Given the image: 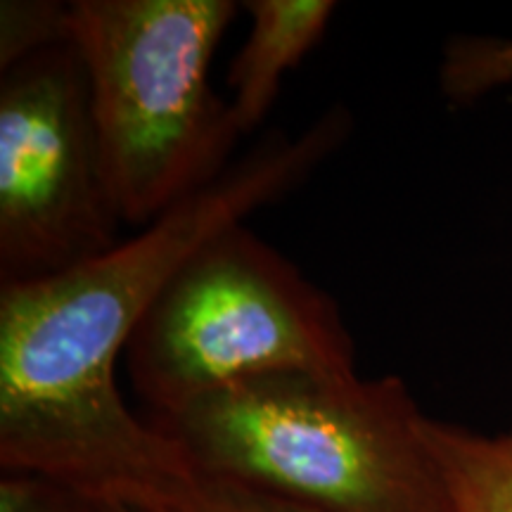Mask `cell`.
<instances>
[{"label":"cell","instance_id":"obj_1","mask_svg":"<svg viewBox=\"0 0 512 512\" xmlns=\"http://www.w3.org/2000/svg\"><path fill=\"white\" fill-rule=\"evenodd\" d=\"M351 126L335 105L297 136L268 133L136 238L53 278L0 285V470L117 503L192 475L181 448L119 392L131 335L197 247L299 188Z\"/></svg>","mask_w":512,"mask_h":512},{"label":"cell","instance_id":"obj_2","mask_svg":"<svg viewBox=\"0 0 512 512\" xmlns=\"http://www.w3.org/2000/svg\"><path fill=\"white\" fill-rule=\"evenodd\" d=\"M427 420L394 375L294 370L147 422L195 475L302 512H451Z\"/></svg>","mask_w":512,"mask_h":512},{"label":"cell","instance_id":"obj_3","mask_svg":"<svg viewBox=\"0 0 512 512\" xmlns=\"http://www.w3.org/2000/svg\"><path fill=\"white\" fill-rule=\"evenodd\" d=\"M72 43L86 72L102 162L121 223L145 228L228 169L242 138L211 88L233 0H76Z\"/></svg>","mask_w":512,"mask_h":512},{"label":"cell","instance_id":"obj_4","mask_svg":"<svg viewBox=\"0 0 512 512\" xmlns=\"http://www.w3.org/2000/svg\"><path fill=\"white\" fill-rule=\"evenodd\" d=\"M121 363L164 415L261 375H356V347L335 299L235 223L171 275Z\"/></svg>","mask_w":512,"mask_h":512},{"label":"cell","instance_id":"obj_5","mask_svg":"<svg viewBox=\"0 0 512 512\" xmlns=\"http://www.w3.org/2000/svg\"><path fill=\"white\" fill-rule=\"evenodd\" d=\"M114 202L74 43L0 79V285L34 283L117 245Z\"/></svg>","mask_w":512,"mask_h":512},{"label":"cell","instance_id":"obj_6","mask_svg":"<svg viewBox=\"0 0 512 512\" xmlns=\"http://www.w3.org/2000/svg\"><path fill=\"white\" fill-rule=\"evenodd\" d=\"M249 31L228 69L230 112L249 136L273 110L287 72H292L328 29L332 0H249Z\"/></svg>","mask_w":512,"mask_h":512},{"label":"cell","instance_id":"obj_7","mask_svg":"<svg viewBox=\"0 0 512 512\" xmlns=\"http://www.w3.org/2000/svg\"><path fill=\"white\" fill-rule=\"evenodd\" d=\"M427 439L451 512H512V430L479 434L430 418Z\"/></svg>","mask_w":512,"mask_h":512},{"label":"cell","instance_id":"obj_8","mask_svg":"<svg viewBox=\"0 0 512 512\" xmlns=\"http://www.w3.org/2000/svg\"><path fill=\"white\" fill-rule=\"evenodd\" d=\"M67 43H72V5L53 0H3L0 72Z\"/></svg>","mask_w":512,"mask_h":512},{"label":"cell","instance_id":"obj_9","mask_svg":"<svg viewBox=\"0 0 512 512\" xmlns=\"http://www.w3.org/2000/svg\"><path fill=\"white\" fill-rule=\"evenodd\" d=\"M512 83V41L456 38L441 62V88L453 102H472Z\"/></svg>","mask_w":512,"mask_h":512},{"label":"cell","instance_id":"obj_10","mask_svg":"<svg viewBox=\"0 0 512 512\" xmlns=\"http://www.w3.org/2000/svg\"><path fill=\"white\" fill-rule=\"evenodd\" d=\"M124 505L138 512H302L238 486L204 479L195 472L157 486Z\"/></svg>","mask_w":512,"mask_h":512},{"label":"cell","instance_id":"obj_11","mask_svg":"<svg viewBox=\"0 0 512 512\" xmlns=\"http://www.w3.org/2000/svg\"><path fill=\"white\" fill-rule=\"evenodd\" d=\"M0 512H107V501L50 477L3 472Z\"/></svg>","mask_w":512,"mask_h":512},{"label":"cell","instance_id":"obj_12","mask_svg":"<svg viewBox=\"0 0 512 512\" xmlns=\"http://www.w3.org/2000/svg\"><path fill=\"white\" fill-rule=\"evenodd\" d=\"M107 512H138V510L131 508V505H124V503H117V501H107Z\"/></svg>","mask_w":512,"mask_h":512}]
</instances>
